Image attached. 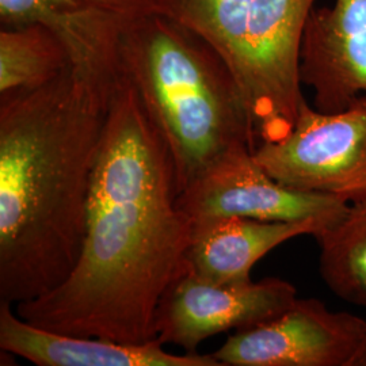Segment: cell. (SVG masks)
<instances>
[{
    "label": "cell",
    "instance_id": "cell-1",
    "mask_svg": "<svg viewBox=\"0 0 366 366\" xmlns=\"http://www.w3.org/2000/svg\"><path fill=\"white\" fill-rule=\"evenodd\" d=\"M178 197L170 151L121 76L109 106L78 263L60 287L14 305L16 314L36 327L74 337L157 340L159 302L189 273L193 222Z\"/></svg>",
    "mask_w": 366,
    "mask_h": 366
},
{
    "label": "cell",
    "instance_id": "cell-2",
    "mask_svg": "<svg viewBox=\"0 0 366 366\" xmlns=\"http://www.w3.org/2000/svg\"><path fill=\"white\" fill-rule=\"evenodd\" d=\"M112 95L69 66L0 97V301L39 299L75 269Z\"/></svg>",
    "mask_w": 366,
    "mask_h": 366
},
{
    "label": "cell",
    "instance_id": "cell-3",
    "mask_svg": "<svg viewBox=\"0 0 366 366\" xmlns=\"http://www.w3.org/2000/svg\"><path fill=\"white\" fill-rule=\"evenodd\" d=\"M129 80L175 164L179 193L227 154L258 139L249 106L219 54L189 29L154 14L121 46Z\"/></svg>",
    "mask_w": 366,
    "mask_h": 366
},
{
    "label": "cell",
    "instance_id": "cell-4",
    "mask_svg": "<svg viewBox=\"0 0 366 366\" xmlns=\"http://www.w3.org/2000/svg\"><path fill=\"white\" fill-rule=\"evenodd\" d=\"M315 1L155 0V6L219 54L246 99L259 144L284 139L307 102L301 46Z\"/></svg>",
    "mask_w": 366,
    "mask_h": 366
},
{
    "label": "cell",
    "instance_id": "cell-5",
    "mask_svg": "<svg viewBox=\"0 0 366 366\" xmlns=\"http://www.w3.org/2000/svg\"><path fill=\"white\" fill-rule=\"evenodd\" d=\"M263 170L289 189L337 198H366V95L322 112L305 102L288 134L254 151Z\"/></svg>",
    "mask_w": 366,
    "mask_h": 366
},
{
    "label": "cell",
    "instance_id": "cell-6",
    "mask_svg": "<svg viewBox=\"0 0 366 366\" xmlns=\"http://www.w3.org/2000/svg\"><path fill=\"white\" fill-rule=\"evenodd\" d=\"M154 14L155 0H0L3 27H48L64 44L72 72L109 92L122 76L124 39Z\"/></svg>",
    "mask_w": 366,
    "mask_h": 366
},
{
    "label": "cell",
    "instance_id": "cell-7",
    "mask_svg": "<svg viewBox=\"0 0 366 366\" xmlns=\"http://www.w3.org/2000/svg\"><path fill=\"white\" fill-rule=\"evenodd\" d=\"M366 320L297 299L257 326L236 331L213 355L222 366H354Z\"/></svg>",
    "mask_w": 366,
    "mask_h": 366
},
{
    "label": "cell",
    "instance_id": "cell-8",
    "mask_svg": "<svg viewBox=\"0 0 366 366\" xmlns=\"http://www.w3.org/2000/svg\"><path fill=\"white\" fill-rule=\"evenodd\" d=\"M296 299L293 284L275 277L216 284L186 273L159 302L157 340L164 346H179L184 353H197L210 337L257 326L285 311Z\"/></svg>",
    "mask_w": 366,
    "mask_h": 366
},
{
    "label": "cell",
    "instance_id": "cell-9",
    "mask_svg": "<svg viewBox=\"0 0 366 366\" xmlns=\"http://www.w3.org/2000/svg\"><path fill=\"white\" fill-rule=\"evenodd\" d=\"M178 204L192 222L246 217L261 222H335L349 204L289 189L263 170L249 148L235 149L183 189Z\"/></svg>",
    "mask_w": 366,
    "mask_h": 366
},
{
    "label": "cell",
    "instance_id": "cell-10",
    "mask_svg": "<svg viewBox=\"0 0 366 366\" xmlns=\"http://www.w3.org/2000/svg\"><path fill=\"white\" fill-rule=\"evenodd\" d=\"M300 75L322 112L366 95V0L315 7L302 39Z\"/></svg>",
    "mask_w": 366,
    "mask_h": 366
},
{
    "label": "cell",
    "instance_id": "cell-11",
    "mask_svg": "<svg viewBox=\"0 0 366 366\" xmlns=\"http://www.w3.org/2000/svg\"><path fill=\"white\" fill-rule=\"evenodd\" d=\"M0 349L39 366H222L213 354H175L159 340L122 343L36 327L0 301Z\"/></svg>",
    "mask_w": 366,
    "mask_h": 366
},
{
    "label": "cell",
    "instance_id": "cell-12",
    "mask_svg": "<svg viewBox=\"0 0 366 366\" xmlns=\"http://www.w3.org/2000/svg\"><path fill=\"white\" fill-rule=\"evenodd\" d=\"M334 222H261L217 217L193 222L186 254L189 273L216 284L251 280L252 267L275 247L299 236L317 235Z\"/></svg>",
    "mask_w": 366,
    "mask_h": 366
},
{
    "label": "cell",
    "instance_id": "cell-13",
    "mask_svg": "<svg viewBox=\"0 0 366 366\" xmlns=\"http://www.w3.org/2000/svg\"><path fill=\"white\" fill-rule=\"evenodd\" d=\"M314 237L319 274L328 290L340 300L366 307V198L349 204L338 220Z\"/></svg>",
    "mask_w": 366,
    "mask_h": 366
},
{
    "label": "cell",
    "instance_id": "cell-14",
    "mask_svg": "<svg viewBox=\"0 0 366 366\" xmlns=\"http://www.w3.org/2000/svg\"><path fill=\"white\" fill-rule=\"evenodd\" d=\"M64 44L39 24L0 31V97L36 90L69 68Z\"/></svg>",
    "mask_w": 366,
    "mask_h": 366
},
{
    "label": "cell",
    "instance_id": "cell-15",
    "mask_svg": "<svg viewBox=\"0 0 366 366\" xmlns=\"http://www.w3.org/2000/svg\"><path fill=\"white\" fill-rule=\"evenodd\" d=\"M354 366H366V335L365 340L362 342V346H361L360 352H358L357 357H355Z\"/></svg>",
    "mask_w": 366,
    "mask_h": 366
}]
</instances>
